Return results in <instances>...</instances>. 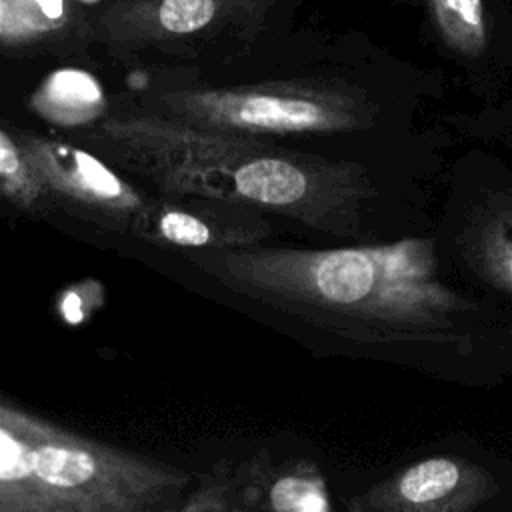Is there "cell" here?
<instances>
[{"mask_svg":"<svg viewBox=\"0 0 512 512\" xmlns=\"http://www.w3.org/2000/svg\"><path fill=\"white\" fill-rule=\"evenodd\" d=\"M500 476L458 452L422 456L344 502L348 512H474L502 494Z\"/></svg>","mask_w":512,"mask_h":512,"instance_id":"8992f818","label":"cell"},{"mask_svg":"<svg viewBox=\"0 0 512 512\" xmlns=\"http://www.w3.org/2000/svg\"><path fill=\"white\" fill-rule=\"evenodd\" d=\"M236 512H332L334 502L320 464L308 454L276 456L258 448L234 460Z\"/></svg>","mask_w":512,"mask_h":512,"instance_id":"9c48e42d","label":"cell"},{"mask_svg":"<svg viewBox=\"0 0 512 512\" xmlns=\"http://www.w3.org/2000/svg\"><path fill=\"white\" fill-rule=\"evenodd\" d=\"M186 470L68 430L0 398V512L178 510Z\"/></svg>","mask_w":512,"mask_h":512,"instance_id":"3957f363","label":"cell"},{"mask_svg":"<svg viewBox=\"0 0 512 512\" xmlns=\"http://www.w3.org/2000/svg\"><path fill=\"white\" fill-rule=\"evenodd\" d=\"M272 0H114L98 18L106 40L120 46L166 44L240 24L250 40Z\"/></svg>","mask_w":512,"mask_h":512,"instance_id":"ba28073f","label":"cell"},{"mask_svg":"<svg viewBox=\"0 0 512 512\" xmlns=\"http://www.w3.org/2000/svg\"><path fill=\"white\" fill-rule=\"evenodd\" d=\"M436 32L444 46L466 62H480L490 46L482 0H428Z\"/></svg>","mask_w":512,"mask_h":512,"instance_id":"7c38bea8","label":"cell"},{"mask_svg":"<svg viewBox=\"0 0 512 512\" xmlns=\"http://www.w3.org/2000/svg\"><path fill=\"white\" fill-rule=\"evenodd\" d=\"M234 460H222L212 466L200 480H194L180 512H236L234 506Z\"/></svg>","mask_w":512,"mask_h":512,"instance_id":"9a60e30c","label":"cell"},{"mask_svg":"<svg viewBox=\"0 0 512 512\" xmlns=\"http://www.w3.org/2000/svg\"><path fill=\"white\" fill-rule=\"evenodd\" d=\"M46 200L74 210L82 218L130 232L150 198L124 180L100 156L68 142L16 132Z\"/></svg>","mask_w":512,"mask_h":512,"instance_id":"5b68a950","label":"cell"},{"mask_svg":"<svg viewBox=\"0 0 512 512\" xmlns=\"http://www.w3.org/2000/svg\"><path fill=\"white\" fill-rule=\"evenodd\" d=\"M88 34V20L74 0H0V50H52Z\"/></svg>","mask_w":512,"mask_h":512,"instance_id":"30bf717a","label":"cell"},{"mask_svg":"<svg viewBox=\"0 0 512 512\" xmlns=\"http://www.w3.org/2000/svg\"><path fill=\"white\" fill-rule=\"evenodd\" d=\"M440 180L434 240L446 274L478 296L512 340V164L462 142Z\"/></svg>","mask_w":512,"mask_h":512,"instance_id":"277c9868","label":"cell"},{"mask_svg":"<svg viewBox=\"0 0 512 512\" xmlns=\"http://www.w3.org/2000/svg\"><path fill=\"white\" fill-rule=\"evenodd\" d=\"M86 140L158 196L244 204L328 244L432 230L446 170L330 158L158 112L104 120Z\"/></svg>","mask_w":512,"mask_h":512,"instance_id":"7a4b0ae2","label":"cell"},{"mask_svg":"<svg viewBox=\"0 0 512 512\" xmlns=\"http://www.w3.org/2000/svg\"><path fill=\"white\" fill-rule=\"evenodd\" d=\"M0 196L16 208L36 210L46 202L16 138L0 126Z\"/></svg>","mask_w":512,"mask_h":512,"instance_id":"4fadbf2b","label":"cell"},{"mask_svg":"<svg viewBox=\"0 0 512 512\" xmlns=\"http://www.w3.org/2000/svg\"><path fill=\"white\" fill-rule=\"evenodd\" d=\"M190 262L256 322L314 356L414 370L468 388L512 380L498 316L452 280L434 232L390 242H262L190 250Z\"/></svg>","mask_w":512,"mask_h":512,"instance_id":"6da1fadb","label":"cell"},{"mask_svg":"<svg viewBox=\"0 0 512 512\" xmlns=\"http://www.w3.org/2000/svg\"><path fill=\"white\" fill-rule=\"evenodd\" d=\"M440 120L460 142H476L512 156V102L476 114H442Z\"/></svg>","mask_w":512,"mask_h":512,"instance_id":"5bb4252c","label":"cell"},{"mask_svg":"<svg viewBox=\"0 0 512 512\" xmlns=\"http://www.w3.org/2000/svg\"><path fill=\"white\" fill-rule=\"evenodd\" d=\"M38 114L60 122H88L104 108V94L94 76L84 70H58L48 76L32 96Z\"/></svg>","mask_w":512,"mask_h":512,"instance_id":"8fae6325","label":"cell"},{"mask_svg":"<svg viewBox=\"0 0 512 512\" xmlns=\"http://www.w3.org/2000/svg\"><path fill=\"white\" fill-rule=\"evenodd\" d=\"M130 232L184 250H226L270 242L276 220L256 208L212 198H150Z\"/></svg>","mask_w":512,"mask_h":512,"instance_id":"52a82bcc","label":"cell"}]
</instances>
